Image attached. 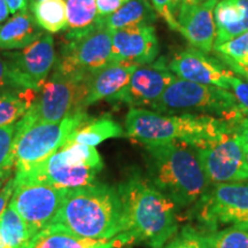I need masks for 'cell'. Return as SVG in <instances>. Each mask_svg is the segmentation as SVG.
<instances>
[{
	"instance_id": "83f0119b",
	"label": "cell",
	"mask_w": 248,
	"mask_h": 248,
	"mask_svg": "<svg viewBox=\"0 0 248 248\" xmlns=\"http://www.w3.org/2000/svg\"><path fill=\"white\" fill-rule=\"evenodd\" d=\"M203 237L209 248H248V224L228 226Z\"/></svg>"
},
{
	"instance_id": "bcb514c9",
	"label": "cell",
	"mask_w": 248,
	"mask_h": 248,
	"mask_svg": "<svg viewBox=\"0 0 248 248\" xmlns=\"http://www.w3.org/2000/svg\"><path fill=\"white\" fill-rule=\"evenodd\" d=\"M1 184H2V181L0 179V190H1Z\"/></svg>"
},
{
	"instance_id": "6da1fadb",
	"label": "cell",
	"mask_w": 248,
	"mask_h": 248,
	"mask_svg": "<svg viewBox=\"0 0 248 248\" xmlns=\"http://www.w3.org/2000/svg\"><path fill=\"white\" fill-rule=\"evenodd\" d=\"M117 191L123 209L121 234L128 245L161 248L177 233L178 208L140 172H132Z\"/></svg>"
},
{
	"instance_id": "f35d334b",
	"label": "cell",
	"mask_w": 248,
	"mask_h": 248,
	"mask_svg": "<svg viewBox=\"0 0 248 248\" xmlns=\"http://www.w3.org/2000/svg\"><path fill=\"white\" fill-rule=\"evenodd\" d=\"M5 1L7 4L11 13L15 14L18 13V12L28 9V2H29V0H5Z\"/></svg>"
},
{
	"instance_id": "74e56055",
	"label": "cell",
	"mask_w": 248,
	"mask_h": 248,
	"mask_svg": "<svg viewBox=\"0 0 248 248\" xmlns=\"http://www.w3.org/2000/svg\"><path fill=\"white\" fill-rule=\"evenodd\" d=\"M235 132L239 136L241 140L248 146V114L235 125Z\"/></svg>"
},
{
	"instance_id": "8d00e7d4",
	"label": "cell",
	"mask_w": 248,
	"mask_h": 248,
	"mask_svg": "<svg viewBox=\"0 0 248 248\" xmlns=\"http://www.w3.org/2000/svg\"><path fill=\"white\" fill-rule=\"evenodd\" d=\"M219 59L224 62V63L228 64L229 67H230V69L233 71L234 74H238V75L243 77L246 80H248V67H243L240 66V64H238L237 62L230 60V59H226L224 57H221V55H218Z\"/></svg>"
},
{
	"instance_id": "484cf974",
	"label": "cell",
	"mask_w": 248,
	"mask_h": 248,
	"mask_svg": "<svg viewBox=\"0 0 248 248\" xmlns=\"http://www.w3.org/2000/svg\"><path fill=\"white\" fill-rule=\"evenodd\" d=\"M29 11L43 30L51 33L67 30L66 0H40L30 4Z\"/></svg>"
},
{
	"instance_id": "7a4b0ae2",
	"label": "cell",
	"mask_w": 248,
	"mask_h": 248,
	"mask_svg": "<svg viewBox=\"0 0 248 248\" xmlns=\"http://www.w3.org/2000/svg\"><path fill=\"white\" fill-rule=\"evenodd\" d=\"M235 125L201 114H161L142 108H130L124 122L126 135L144 146L181 141L201 147L233 131Z\"/></svg>"
},
{
	"instance_id": "603a6c76",
	"label": "cell",
	"mask_w": 248,
	"mask_h": 248,
	"mask_svg": "<svg viewBox=\"0 0 248 248\" xmlns=\"http://www.w3.org/2000/svg\"><path fill=\"white\" fill-rule=\"evenodd\" d=\"M123 128L110 116L93 119L74 131L68 138L66 144H82L86 146H97L102 141L110 138L123 137Z\"/></svg>"
},
{
	"instance_id": "ee69618b",
	"label": "cell",
	"mask_w": 248,
	"mask_h": 248,
	"mask_svg": "<svg viewBox=\"0 0 248 248\" xmlns=\"http://www.w3.org/2000/svg\"><path fill=\"white\" fill-rule=\"evenodd\" d=\"M0 248H6L4 240H2V238H1V233H0Z\"/></svg>"
},
{
	"instance_id": "7402d4cb",
	"label": "cell",
	"mask_w": 248,
	"mask_h": 248,
	"mask_svg": "<svg viewBox=\"0 0 248 248\" xmlns=\"http://www.w3.org/2000/svg\"><path fill=\"white\" fill-rule=\"evenodd\" d=\"M156 20V12L148 0H129L122 7L102 20L105 28L111 31L125 28L147 26Z\"/></svg>"
},
{
	"instance_id": "ab89813d",
	"label": "cell",
	"mask_w": 248,
	"mask_h": 248,
	"mask_svg": "<svg viewBox=\"0 0 248 248\" xmlns=\"http://www.w3.org/2000/svg\"><path fill=\"white\" fill-rule=\"evenodd\" d=\"M11 14V11H9L7 4H6L5 0H0V23L4 22Z\"/></svg>"
},
{
	"instance_id": "b9f144b4",
	"label": "cell",
	"mask_w": 248,
	"mask_h": 248,
	"mask_svg": "<svg viewBox=\"0 0 248 248\" xmlns=\"http://www.w3.org/2000/svg\"><path fill=\"white\" fill-rule=\"evenodd\" d=\"M243 141V140H241ZM243 145H244V154H245V162H246V167H247V170H248V146L245 142L243 141Z\"/></svg>"
},
{
	"instance_id": "8992f818",
	"label": "cell",
	"mask_w": 248,
	"mask_h": 248,
	"mask_svg": "<svg viewBox=\"0 0 248 248\" xmlns=\"http://www.w3.org/2000/svg\"><path fill=\"white\" fill-rule=\"evenodd\" d=\"M194 228L208 233L225 226L248 224V183L234 182L212 185L191 206Z\"/></svg>"
},
{
	"instance_id": "f6af8a7d",
	"label": "cell",
	"mask_w": 248,
	"mask_h": 248,
	"mask_svg": "<svg viewBox=\"0 0 248 248\" xmlns=\"http://www.w3.org/2000/svg\"><path fill=\"white\" fill-rule=\"evenodd\" d=\"M37 1H40V0H29V4H33V2H37Z\"/></svg>"
},
{
	"instance_id": "7c38bea8",
	"label": "cell",
	"mask_w": 248,
	"mask_h": 248,
	"mask_svg": "<svg viewBox=\"0 0 248 248\" xmlns=\"http://www.w3.org/2000/svg\"><path fill=\"white\" fill-rule=\"evenodd\" d=\"M2 57L15 88L39 91L57 61L54 39L45 33L27 47L2 53Z\"/></svg>"
},
{
	"instance_id": "52a82bcc",
	"label": "cell",
	"mask_w": 248,
	"mask_h": 248,
	"mask_svg": "<svg viewBox=\"0 0 248 248\" xmlns=\"http://www.w3.org/2000/svg\"><path fill=\"white\" fill-rule=\"evenodd\" d=\"M93 119L78 111L54 123H40L16 133L14 145V172L42 162L60 150L74 131Z\"/></svg>"
},
{
	"instance_id": "5bb4252c",
	"label": "cell",
	"mask_w": 248,
	"mask_h": 248,
	"mask_svg": "<svg viewBox=\"0 0 248 248\" xmlns=\"http://www.w3.org/2000/svg\"><path fill=\"white\" fill-rule=\"evenodd\" d=\"M178 77L166 64V59L139 66L128 85L109 102L125 104L131 108L152 107L167 88Z\"/></svg>"
},
{
	"instance_id": "d4e9b609",
	"label": "cell",
	"mask_w": 248,
	"mask_h": 248,
	"mask_svg": "<svg viewBox=\"0 0 248 248\" xmlns=\"http://www.w3.org/2000/svg\"><path fill=\"white\" fill-rule=\"evenodd\" d=\"M35 90L11 89L0 92V128L16 123L35 101Z\"/></svg>"
},
{
	"instance_id": "2e32d148",
	"label": "cell",
	"mask_w": 248,
	"mask_h": 248,
	"mask_svg": "<svg viewBox=\"0 0 248 248\" xmlns=\"http://www.w3.org/2000/svg\"><path fill=\"white\" fill-rule=\"evenodd\" d=\"M159 52V40L152 24L113 31L110 63L142 66L154 62Z\"/></svg>"
},
{
	"instance_id": "4dcf8cb0",
	"label": "cell",
	"mask_w": 248,
	"mask_h": 248,
	"mask_svg": "<svg viewBox=\"0 0 248 248\" xmlns=\"http://www.w3.org/2000/svg\"><path fill=\"white\" fill-rule=\"evenodd\" d=\"M213 51L233 61L240 60L248 54V31L221 45L215 46Z\"/></svg>"
},
{
	"instance_id": "1f68e13d",
	"label": "cell",
	"mask_w": 248,
	"mask_h": 248,
	"mask_svg": "<svg viewBox=\"0 0 248 248\" xmlns=\"http://www.w3.org/2000/svg\"><path fill=\"white\" fill-rule=\"evenodd\" d=\"M181 0H152V6L157 14L166 21L171 30L178 31L177 11Z\"/></svg>"
},
{
	"instance_id": "f546056e",
	"label": "cell",
	"mask_w": 248,
	"mask_h": 248,
	"mask_svg": "<svg viewBox=\"0 0 248 248\" xmlns=\"http://www.w3.org/2000/svg\"><path fill=\"white\" fill-rule=\"evenodd\" d=\"M161 248H209L203 233L193 225H185Z\"/></svg>"
},
{
	"instance_id": "f1b7e54d",
	"label": "cell",
	"mask_w": 248,
	"mask_h": 248,
	"mask_svg": "<svg viewBox=\"0 0 248 248\" xmlns=\"http://www.w3.org/2000/svg\"><path fill=\"white\" fill-rule=\"evenodd\" d=\"M16 123L0 128V179L2 182L8 181L14 171V145L17 129Z\"/></svg>"
},
{
	"instance_id": "d6986e66",
	"label": "cell",
	"mask_w": 248,
	"mask_h": 248,
	"mask_svg": "<svg viewBox=\"0 0 248 248\" xmlns=\"http://www.w3.org/2000/svg\"><path fill=\"white\" fill-rule=\"evenodd\" d=\"M128 245L122 234L113 239H90L61 225H49L36 233L27 248H117Z\"/></svg>"
},
{
	"instance_id": "d590c367",
	"label": "cell",
	"mask_w": 248,
	"mask_h": 248,
	"mask_svg": "<svg viewBox=\"0 0 248 248\" xmlns=\"http://www.w3.org/2000/svg\"><path fill=\"white\" fill-rule=\"evenodd\" d=\"M11 89L16 88H15L13 80H12L7 62H6L5 58L2 57V54H0V92Z\"/></svg>"
},
{
	"instance_id": "9c48e42d",
	"label": "cell",
	"mask_w": 248,
	"mask_h": 248,
	"mask_svg": "<svg viewBox=\"0 0 248 248\" xmlns=\"http://www.w3.org/2000/svg\"><path fill=\"white\" fill-rule=\"evenodd\" d=\"M113 31L104 26L82 36L66 38L57 57L54 73L77 80H85L92 74L110 64Z\"/></svg>"
},
{
	"instance_id": "d6a6232c",
	"label": "cell",
	"mask_w": 248,
	"mask_h": 248,
	"mask_svg": "<svg viewBox=\"0 0 248 248\" xmlns=\"http://www.w3.org/2000/svg\"><path fill=\"white\" fill-rule=\"evenodd\" d=\"M230 90L235 95L237 100L248 111V80L240 77H232L230 80Z\"/></svg>"
},
{
	"instance_id": "4fadbf2b",
	"label": "cell",
	"mask_w": 248,
	"mask_h": 248,
	"mask_svg": "<svg viewBox=\"0 0 248 248\" xmlns=\"http://www.w3.org/2000/svg\"><path fill=\"white\" fill-rule=\"evenodd\" d=\"M100 170L75 163L60 148L42 162L14 172L16 183H42L59 188H75L93 184Z\"/></svg>"
},
{
	"instance_id": "8fae6325",
	"label": "cell",
	"mask_w": 248,
	"mask_h": 248,
	"mask_svg": "<svg viewBox=\"0 0 248 248\" xmlns=\"http://www.w3.org/2000/svg\"><path fill=\"white\" fill-rule=\"evenodd\" d=\"M67 188H59L42 183H16L9 201L12 207L29 226L35 235L52 224L58 215Z\"/></svg>"
},
{
	"instance_id": "e0dca14e",
	"label": "cell",
	"mask_w": 248,
	"mask_h": 248,
	"mask_svg": "<svg viewBox=\"0 0 248 248\" xmlns=\"http://www.w3.org/2000/svg\"><path fill=\"white\" fill-rule=\"evenodd\" d=\"M218 0H203L198 4H181L177 11L178 31L190 43L192 47L203 53L214 49L216 27L214 8Z\"/></svg>"
},
{
	"instance_id": "ba28073f",
	"label": "cell",
	"mask_w": 248,
	"mask_h": 248,
	"mask_svg": "<svg viewBox=\"0 0 248 248\" xmlns=\"http://www.w3.org/2000/svg\"><path fill=\"white\" fill-rule=\"evenodd\" d=\"M83 82L53 73L37 92L36 99L20 121L16 133L26 131L40 123H54L84 111L80 108L83 99Z\"/></svg>"
},
{
	"instance_id": "e575fe53",
	"label": "cell",
	"mask_w": 248,
	"mask_h": 248,
	"mask_svg": "<svg viewBox=\"0 0 248 248\" xmlns=\"http://www.w3.org/2000/svg\"><path fill=\"white\" fill-rule=\"evenodd\" d=\"M14 188H15V179L14 177H12L8 179L4 187L0 190V217L2 216V214L5 213L6 208L8 207L9 204L8 202L11 201L12 195H13Z\"/></svg>"
},
{
	"instance_id": "30bf717a",
	"label": "cell",
	"mask_w": 248,
	"mask_h": 248,
	"mask_svg": "<svg viewBox=\"0 0 248 248\" xmlns=\"http://www.w3.org/2000/svg\"><path fill=\"white\" fill-rule=\"evenodd\" d=\"M194 150L209 186L248 181L244 145L235 129Z\"/></svg>"
},
{
	"instance_id": "ac0fdd59",
	"label": "cell",
	"mask_w": 248,
	"mask_h": 248,
	"mask_svg": "<svg viewBox=\"0 0 248 248\" xmlns=\"http://www.w3.org/2000/svg\"><path fill=\"white\" fill-rule=\"evenodd\" d=\"M138 64L110 63L101 70L92 74L83 82V99L80 108L84 110L89 106L100 100L110 101L128 85L132 74Z\"/></svg>"
},
{
	"instance_id": "5b68a950",
	"label": "cell",
	"mask_w": 248,
	"mask_h": 248,
	"mask_svg": "<svg viewBox=\"0 0 248 248\" xmlns=\"http://www.w3.org/2000/svg\"><path fill=\"white\" fill-rule=\"evenodd\" d=\"M161 114H201L238 124L248 111L229 90L177 78L151 107Z\"/></svg>"
},
{
	"instance_id": "4316f807",
	"label": "cell",
	"mask_w": 248,
	"mask_h": 248,
	"mask_svg": "<svg viewBox=\"0 0 248 248\" xmlns=\"http://www.w3.org/2000/svg\"><path fill=\"white\" fill-rule=\"evenodd\" d=\"M0 233L6 248H27L33 237L27 223L9 204L0 217Z\"/></svg>"
},
{
	"instance_id": "836d02e7",
	"label": "cell",
	"mask_w": 248,
	"mask_h": 248,
	"mask_svg": "<svg viewBox=\"0 0 248 248\" xmlns=\"http://www.w3.org/2000/svg\"><path fill=\"white\" fill-rule=\"evenodd\" d=\"M128 1L129 0H95L99 20H104L109 16Z\"/></svg>"
},
{
	"instance_id": "9a60e30c",
	"label": "cell",
	"mask_w": 248,
	"mask_h": 248,
	"mask_svg": "<svg viewBox=\"0 0 248 248\" xmlns=\"http://www.w3.org/2000/svg\"><path fill=\"white\" fill-rule=\"evenodd\" d=\"M178 78L203 85H213L230 91V80L234 73L221 61L192 47L178 53L168 64Z\"/></svg>"
},
{
	"instance_id": "7bdbcfd3",
	"label": "cell",
	"mask_w": 248,
	"mask_h": 248,
	"mask_svg": "<svg viewBox=\"0 0 248 248\" xmlns=\"http://www.w3.org/2000/svg\"><path fill=\"white\" fill-rule=\"evenodd\" d=\"M203 1V0H181V4H187V5H193L198 4V2Z\"/></svg>"
},
{
	"instance_id": "60d3db41",
	"label": "cell",
	"mask_w": 248,
	"mask_h": 248,
	"mask_svg": "<svg viewBox=\"0 0 248 248\" xmlns=\"http://www.w3.org/2000/svg\"><path fill=\"white\" fill-rule=\"evenodd\" d=\"M221 57H222V55H221ZM226 59H228V58H226ZM230 60H231V59H230ZM232 61H233V60H232ZM234 62H237L238 64H240V66H243V67H248V54L246 55V57H244L243 59H240V60L234 61Z\"/></svg>"
},
{
	"instance_id": "cb8c5ba5",
	"label": "cell",
	"mask_w": 248,
	"mask_h": 248,
	"mask_svg": "<svg viewBox=\"0 0 248 248\" xmlns=\"http://www.w3.org/2000/svg\"><path fill=\"white\" fill-rule=\"evenodd\" d=\"M67 35L66 38L82 36L95 28L104 26L99 20L95 0H66Z\"/></svg>"
},
{
	"instance_id": "277c9868",
	"label": "cell",
	"mask_w": 248,
	"mask_h": 248,
	"mask_svg": "<svg viewBox=\"0 0 248 248\" xmlns=\"http://www.w3.org/2000/svg\"><path fill=\"white\" fill-rule=\"evenodd\" d=\"M148 181L178 209L188 208L209 187L194 147L181 141L147 145Z\"/></svg>"
},
{
	"instance_id": "3957f363",
	"label": "cell",
	"mask_w": 248,
	"mask_h": 248,
	"mask_svg": "<svg viewBox=\"0 0 248 248\" xmlns=\"http://www.w3.org/2000/svg\"><path fill=\"white\" fill-rule=\"evenodd\" d=\"M122 213L117 188L93 183L67 191L51 225L90 239H113L122 231Z\"/></svg>"
},
{
	"instance_id": "ffe728a7",
	"label": "cell",
	"mask_w": 248,
	"mask_h": 248,
	"mask_svg": "<svg viewBox=\"0 0 248 248\" xmlns=\"http://www.w3.org/2000/svg\"><path fill=\"white\" fill-rule=\"evenodd\" d=\"M214 47L248 31V0H218L214 8Z\"/></svg>"
},
{
	"instance_id": "44dd1931",
	"label": "cell",
	"mask_w": 248,
	"mask_h": 248,
	"mask_svg": "<svg viewBox=\"0 0 248 248\" xmlns=\"http://www.w3.org/2000/svg\"><path fill=\"white\" fill-rule=\"evenodd\" d=\"M43 35H45L44 30L37 24L29 9L18 12L0 27V49H22Z\"/></svg>"
}]
</instances>
